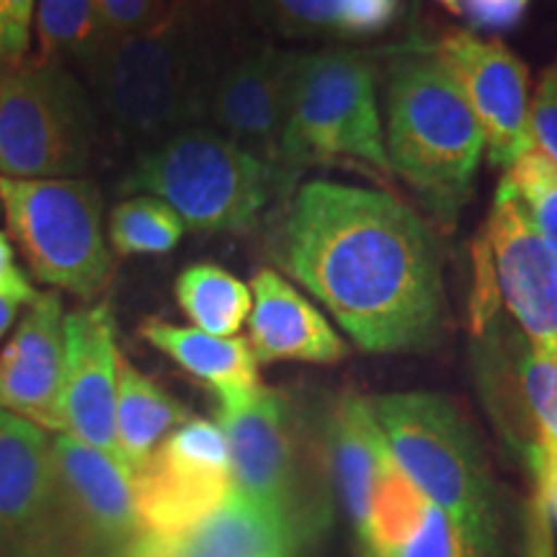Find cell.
Returning <instances> with one entry per match:
<instances>
[{"mask_svg": "<svg viewBox=\"0 0 557 557\" xmlns=\"http://www.w3.org/2000/svg\"><path fill=\"white\" fill-rule=\"evenodd\" d=\"M96 9L103 32L129 34L163 16V0H96Z\"/></svg>", "mask_w": 557, "mask_h": 557, "instance_id": "obj_32", "label": "cell"}, {"mask_svg": "<svg viewBox=\"0 0 557 557\" xmlns=\"http://www.w3.org/2000/svg\"><path fill=\"white\" fill-rule=\"evenodd\" d=\"M0 295L18 299V302L32 305L39 297V292L32 287V282L16 269V259H13L11 240L0 233Z\"/></svg>", "mask_w": 557, "mask_h": 557, "instance_id": "obj_36", "label": "cell"}, {"mask_svg": "<svg viewBox=\"0 0 557 557\" xmlns=\"http://www.w3.org/2000/svg\"><path fill=\"white\" fill-rule=\"evenodd\" d=\"M438 50L462 81L485 135L487 160L508 165L532 145L529 137V70L500 39L475 32H449Z\"/></svg>", "mask_w": 557, "mask_h": 557, "instance_id": "obj_17", "label": "cell"}, {"mask_svg": "<svg viewBox=\"0 0 557 557\" xmlns=\"http://www.w3.org/2000/svg\"><path fill=\"white\" fill-rule=\"evenodd\" d=\"M527 468L534 478V493H537L547 517L557 524V457L542 449H532L527 457Z\"/></svg>", "mask_w": 557, "mask_h": 557, "instance_id": "obj_35", "label": "cell"}, {"mask_svg": "<svg viewBox=\"0 0 557 557\" xmlns=\"http://www.w3.org/2000/svg\"><path fill=\"white\" fill-rule=\"evenodd\" d=\"M191 421V413L156 380L143 374L120 354L116 369V447L122 468L135 475L163 447L173 431Z\"/></svg>", "mask_w": 557, "mask_h": 557, "instance_id": "obj_22", "label": "cell"}, {"mask_svg": "<svg viewBox=\"0 0 557 557\" xmlns=\"http://www.w3.org/2000/svg\"><path fill=\"white\" fill-rule=\"evenodd\" d=\"M287 181V173L199 124L139 152L124 191L165 201L194 233H248Z\"/></svg>", "mask_w": 557, "mask_h": 557, "instance_id": "obj_6", "label": "cell"}, {"mask_svg": "<svg viewBox=\"0 0 557 557\" xmlns=\"http://www.w3.org/2000/svg\"><path fill=\"white\" fill-rule=\"evenodd\" d=\"M176 299L194 329L220 338H233L253 308V292L248 284L214 263H197L181 271Z\"/></svg>", "mask_w": 557, "mask_h": 557, "instance_id": "obj_24", "label": "cell"}, {"mask_svg": "<svg viewBox=\"0 0 557 557\" xmlns=\"http://www.w3.org/2000/svg\"><path fill=\"white\" fill-rule=\"evenodd\" d=\"M529 137L557 171V60L542 70L529 101Z\"/></svg>", "mask_w": 557, "mask_h": 557, "instance_id": "obj_30", "label": "cell"}, {"mask_svg": "<svg viewBox=\"0 0 557 557\" xmlns=\"http://www.w3.org/2000/svg\"><path fill=\"white\" fill-rule=\"evenodd\" d=\"M52 434L0 410V557H58Z\"/></svg>", "mask_w": 557, "mask_h": 557, "instance_id": "obj_16", "label": "cell"}, {"mask_svg": "<svg viewBox=\"0 0 557 557\" xmlns=\"http://www.w3.org/2000/svg\"><path fill=\"white\" fill-rule=\"evenodd\" d=\"M58 557H114L143 534L132 475L114 457L58 434Z\"/></svg>", "mask_w": 557, "mask_h": 557, "instance_id": "obj_13", "label": "cell"}, {"mask_svg": "<svg viewBox=\"0 0 557 557\" xmlns=\"http://www.w3.org/2000/svg\"><path fill=\"white\" fill-rule=\"evenodd\" d=\"M181 545L186 557H302L240 496Z\"/></svg>", "mask_w": 557, "mask_h": 557, "instance_id": "obj_25", "label": "cell"}, {"mask_svg": "<svg viewBox=\"0 0 557 557\" xmlns=\"http://www.w3.org/2000/svg\"><path fill=\"white\" fill-rule=\"evenodd\" d=\"M37 0H0V70L29 60Z\"/></svg>", "mask_w": 557, "mask_h": 557, "instance_id": "obj_31", "label": "cell"}, {"mask_svg": "<svg viewBox=\"0 0 557 557\" xmlns=\"http://www.w3.org/2000/svg\"><path fill=\"white\" fill-rule=\"evenodd\" d=\"M274 253L361 351H421L438 338L447 308L442 248L406 201L308 181L292 194Z\"/></svg>", "mask_w": 557, "mask_h": 557, "instance_id": "obj_1", "label": "cell"}, {"mask_svg": "<svg viewBox=\"0 0 557 557\" xmlns=\"http://www.w3.org/2000/svg\"><path fill=\"white\" fill-rule=\"evenodd\" d=\"M86 70L107 122L143 150L205 124L214 70L184 9L163 11L145 29L107 34Z\"/></svg>", "mask_w": 557, "mask_h": 557, "instance_id": "obj_5", "label": "cell"}, {"mask_svg": "<svg viewBox=\"0 0 557 557\" xmlns=\"http://www.w3.org/2000/svg\"><path fill=\"white\" fill-rule=\"evenodd\" d=\"M5 225L39 282L94 299L107 289L114 256L103 233V199L86 178H3Z\"/></svg>", "mask_w": 557, "mask_h": 557, "instance_id": "obj_8", "label": "cell"}, {"mask_svg": "<svg viewBox=\"0 0 557 557\" xmlns=\"http://www.w3.org/2000/svg\"><path fill=\"white\" fill-rule=\"evenodd\" d=\"M380 99L389 169L442 225H457L487 150L462 81L438 45L410 41L385 60Z\"/></svg>", "mask_w": 557, "mask_h": 557, "instance_id": "obj_2", "label": "cell"}, {"mask_svg": "<svg viewBox=\"0 0 557 557\" xmlns=\"http://www.w3.org/2000/svg\"><path fill=\"white\" fill-rule=\"evenodd\" d=\"M143 532L184 542L235 496L233 462L218 421L191 418L132 475Z\"/></svg>", "mask_w": 557, "mask_h": 557, "instance_id": "obj_11", "label": "cell"}, {"mask_svg": "<svg viewBox=\"0 0 557 557\" xmlns=\"http://www.w3.org/2000/svg\"><path fill=\"white\" fill-rule=\"evenodd\" d=\"M65 380V312L54 292L39 295L0 351V410L60 434Z\"/></svg>", "mask_w": 557, "mask_h": 557, "instance_id": "obj_19", "label": "cell"}, {"mask_svg": "<svg viewBox=\"0 0 557 557\" xmlns=\"http://www.w3.org/2000/svg\"><path fill=\"white\" fill-rule=\"evenodd\" d=\"M496 310L506 312L534 351L557 361V256L504 184L472 243L470 323Z\"/></svg>", "mask_w": 557, "mask_h": 557, "instance_id": "obj_10", "label": "cell"}, {"mask_svg": "<svg viewBox=\"0 0 557 557\" xmlns=\"http://www.w3.org/2000/svg\"><path fill=\"white\" fill-rule=\"evenodd\" d=\"M506 189L517 194L521 205L540 230L547 246L557 256V171L537 145H529L521 156L506 169L500 178Z\"/></svg>", "mask_w": 557, "mask_h": 557, "instance_id": "obj_28", "label": "cell"}, {"mask_svg": "<svg viewBox=\"0 0 557 557\" xmlns=\"http://www.w3.org/2000/svg\"><path fill=\"white\" fill-rule=\"evenodd\" d=\"M250 292L253 308L248 315V344L259 364H336L346 357V341L338 336L329 318L278 271H256Z\"/></svg>", "mask_w": 557, "mask_h": 557, "instance_id": "obj_20", "label": "cell"}, {"mask_svg": "<svg viewBox=\"0 0 557 557\" xmlns=\"http://www.w3.org/2000/svg\"><path fill=\"white\" fill-rule=\"evenodd\" d=\"M519 557H557L555 555V532L553 521H549L545 506L537 493L532 491L527 511H524V524H521V549Z\"/></svg>", "mask_w": 557, "mask_h": 557, "instance_id": "obj_34", "label": "cell"}, {"mask_svg": "<svg viewBox=\"0 0 557 557\" xmlns=\"http://www.w3.org/2000/svg\"><path fill=\"white\" fill-rule=\"evenodd\" d=\"M256 16L282 37L351 41L385 34L403 0H250Z\"/></svg>", "mask_w": 557, "mask_h": 557, "instance_id": "obj_23", "label": "cell"}, {"mask_svg": "<svg viewBox=\"0 0 557 557\" xmlns=\"http://www.w3.org/2000/svg\"><path fill=\"white\" fill-rule=\"evenodd\" d=\"M369 400L403 475L449 521L459 557H511L504 496L462 410L436 393Z\"/></svg>", "mask_w": 557, "mask_h": 557, "instance_id": "obj_4", "label": "cell"}, {"mask_svg": "<svg viewBox=\"0 0 557 557\" xmlns=\"http://www.w3.org/2000/svg\"><path fill=\"white\" fill-rule=\"evenodd\" d=\"M438 5H444L449 13H455V16H462V3L459 0H436Z\"/></svg>", "mask_w": 557, "mask_h": 557, "instance_id": "obj_39", "label": "cell"}, {"mask_svg": "<svg viewBox=\"0 0 557 557\" xmlns=\"http://www.w3.org/2000/svg\"><path fill=\"white\" fill-rule=\"evenodd\" d=\"M21 308H24V302H18V299H13V297L0 295V338L9 333V329L13 325V320H16Z\"/></svg>", "mask_w": 557, "mask_h": 557, "instance_id": "obj_38", "label": "cell"}, {"mask_svg": "<svg viewBox=\"0 0 557 557\" xmlns=\"http://www.w3.org/2000/svg\"><path fill=\"white\" fill-rule=\"evenodd\" d=\"M478 380L493 418L521 457H557V361L542 357L504 310L472 323Z\"/></svg>", "mask_w": 557, "mask_h": 557, "instance_id": "obj_12", "label": "cell"}, {"mask_svg": "<svg viewBox=\"0 0 557 557\" xmlns=\"http://www.w3.org/2000/svg\"><path fill=\"white\" fill-rule=\"evenodd\" d=\"M114 557H186V553L181 542L163 540V537H156V534L143 532Z\"/></svg>", "mask_w": 557, "mask_h": 557, "instance_id": "obj_37", "label": "cell"}, {"mask_svg": "<svg viewBox=\"0 0 557 557\" xmlns=\"http://www.w3.org/2000/svg\"><path fill=\"white\" fill-rule=\"evenodd\" d=\"M377 73L367 52H297L282 135V171L287 176L331 163L361 165L382 176L393 173Z\"/></svg>", "mask_w": 557, "mask_h": 557, "instance_id": "obj_7", "label": "cell"}, {"mask_svg": "<svg viewBox=\"0 0 557 557\" xmlns=\"http://www.w3.org/2000/svg\"><path fill=\"white\" fill-rule=\"evenodd\" d=\"M218 423L230 447L235 496L253 506L295 553L318 547L336 508L320 429L310 431L287 395L263 385L220 398Z\"/></svg>", "mask_w": 557, "mask_h": 557, "instance_id": "obj_3", "label": "cell"}, {"mask_svg": "<svg viewBox=\"0 0 557 557\" xmlns=\"http://www.w3.org/2000/svg\"><path fill=\"white\" fill-rule=\"evenodd\" d=\"M116 325L109 305H90L65 318V380L60 434H67L120 462L116 447ZM122 465V462H120Z\"/></svg>", "mask_w": 557, "mask_h": 557, "instance_id": "obj_18", "label": "cell"}, {"mask_svg": "<svg viewBox=\"0 0 557 557\" xmlns=\"http://www.w3.org/2000/svg\"><path fill=\"white\" fill-rule=\"evenodd\" d=\"M377 557H459V549L449 521L426 500L416 524Z\"/></svg>", "mask_w": 557, "mask_h": 557, "instance_id": "obj_29", "label": "cell"}, {"mask_svg": "<svg viewBox=\"0 0 557 557\" xmlns=\"http://www.w3.org/2000/svg\"><path fill=\"white\" fill-rule=\"evenodd\" d=\"M184 222L150 194H137L111 209L109 243L120 256H163L184 238Z\"/></svg>", "mask_w": 557, "mask_h": 557, "instance_id": "obj_27", "label": "cell"}, {"mask_svg": "<svg viewBox=\"0 0 557 557\" xmlns=\"http://www.w3.org/2000/svg\"><path fill=\"white\" fill-rule=\"evenodd\" d=\"M295 60L297 52L278 47H250L214 70L207 90V127L278 171Z\"/></svg>", "mask_w": 557, "mask_h": 557, "instance_id": "obj_15", "label": "cell"}, {"mask_svg": "<svg viewBox=\"0 0 557 557\" xmlns=\"http://www.w3.org/2000/svg\"><path fill=\"white\" fill-rule=\"evenodd\" d=\"M320 436L333 491L351 519L357 542H361L374 519L400 504L413 491V483L395 462L369 398L344 393L333 400L320 423Z\"/></svg>", "mask_w": 557, "mask_h": 557, "instance_id": "obj_14", "label": "cell"}, {"mask_svg": "<svg viewBox=\"0 0 557 557\" xmlns=\"http://www.w3.org/2000/svg\"><path fill=\"white\" fill-rule=\"evenodd\" d=\"M96 143L94 107L65 65L0 70V176L78 178Z\"/></svg>", "mask_w": 557, "mask_h": 557, "instance_id": "obj_9", "label": "cell"}, {"mask_svg": "<svg viewBox=\"0 0 557 557\" xmlns=\"http://www.w3.org/2000/svg\"><path fill=\"white\" fill-rule=\"evenodd\" d=\"M462 13L478 29L508 32L524 18L529 0H459Z\"/></svg>", "mask_w": 557, "mask_h": 557, "instance_id": "obj_33", "label": "cell"}, {"mask_svg": "<svg viewBox=\"0 0 557 557\" xmlns=\"http://www.w3.org/2000/svg\"><path fill=\"white\" fill-rule=\"evenodd\" d=\"M139 333L152 348L176 361L184 372L212 387L218 400L261 387L259 361L246 338L209 336L199 329H184L165 320H148Z\"/></svg>", "mask_w": 557, "mask_h": 557, "instance_id": "obj_21", "label": "cell"}, {"mask_svg": "<svg viewBox=\"0 0 557 557\" xmlns=\"http://www.w3.org/2000/svg\"><path fill=\"white\" fill-rule=\"evenodd\" d=\"M107 37L96 0H39L37 60L52 65H83Z\"/></svg>", "mask_w": 557, "mask_h": 557, "instance_id": "obj_26", "label": "cell"}]
</instances>
